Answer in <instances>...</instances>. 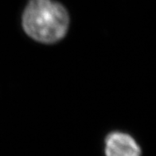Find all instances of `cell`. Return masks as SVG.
I'll list each match as a JSON object with an SVG mask.
<instances>
[{
	"instance_id": "cell-1",
	"label": "cell",
	"mask_w": 156,
	"mask_h": 156,
	"mask_svg": "<svg viewBox=\"0 0 156 156\" xmlns=\"http://www.w3.org/2000/svg\"><path fill=\"white\" fill-rule=\"evenodd\" d=\"M69 17L66 9L53 0H30L23 15L26 33L43 43H54L67 33Z\"/></svg>"
},
{
	"instance_id": "cell-2",
	"label": "cell",
	"mask_w": 156,
	"mask_h": 156,
	"mask_svg": "<svg viewBox=\"0 0 156 156\" xmlns=\"http://www.w3.org/2000/svg\"><path fill=\"white\" fill-rule=\"evenodd\" d=\"M106 156H142V151L132 136L124 132H114L105 138Z\"/></svg>"
}]
</instances>
